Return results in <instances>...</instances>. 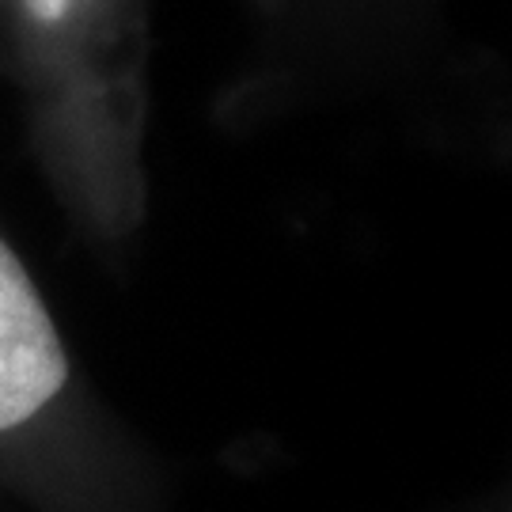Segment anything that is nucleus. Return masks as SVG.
Wrapping results in <instances>:
<instances>
[{
    "instance_id": "f03ea898",
    "label": "nucleus",
    "mask_w": 512,
    "mask_h": 512,
    "mask_svg": "<svg viewBox=\"0 0 512 512\" xmlns=\"http://www.w3.org/2000/svg\"><path fill=\"white\" fill-rule=\"evenodd\" d=\"M23 4H27V12H31L38 23H61L73 0H23Z\"/></svg>"
},
{
    "instance_id": "f257e3e1",
    "label": "nucleus",
    "mask_w": 512,
    "mask_h": 512,
    "mask_svg": "<svg viewBox=\"0 0 512 512\" xmlns=\"http://www.w3.org/2000/svg\"><path fill=\"white\" fill-rule=\"evenodd\" d=\"M69 380V357L23 262L0 239V433L35 418Z\"/></svg>"
}]
</instances>
